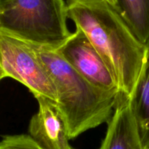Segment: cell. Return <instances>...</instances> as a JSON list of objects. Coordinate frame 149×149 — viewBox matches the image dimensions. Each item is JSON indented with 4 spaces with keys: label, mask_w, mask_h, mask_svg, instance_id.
<instances>
[{
    "label": "cell",
    "mask_w": 149,
    "mask_h": 149,
    "mask_svg": "<svg viewBox=\"0 0 149 149\" xmlns=\"http://www.w3.org/2000/svg\"><path fill=\"white\" fill-rule=\"evenodd\" d=\"M67 16L98 52L119 93L130 100L142 72L146 46L107 0H66Z\"/></svg>",
    "instance_id": "obj_1"
},
{
    "label": "cell",
    "mask_w": 149,
    "mask_h": 149,
    "mask_svg": "<svg viewBox=\"0 0 149 149\" xmlns=\"http://www.w3.org/2000/svg\"><path fill=\"white\" fill-rule=\"evenodd\" d=\"M32 46L55 84L57 106L66 124L69 139H74L102 124L109 123L119 93L103 92L90 84L57 49Z\"/></svg>",
    "instance_id": "obj_2"
},
{
    "label": "cell",
    "mask_w": 149,
    "mask_h": 149,
    "mask_svg": "<svg viewBox=\"0 0 149 149\" xmlns=\"http://www.w3.org/2000/svg\"><path fill=\"white\" fill-rule=\"evenodd\" d=\"M63 0H0V31L54 49L71 36Z\"/></svg>",
    "instance_id": "obj_3"
},
{
    "label": "cell",
    "mask_w": 149,
    "mask_h": 149,
    "mask_svg": "<svg viewBox=\"0 0 149 149\" xmlns=\"http://www.w3.org/2000/svg\"><path fill=\"white\" fill-rule=\"evenodd\" d=\"M0 65L7 77L26 86L36 96L56 102L53 81L31 44L0 31Z\"/></svg>",
    "instance_id": "obj_4"
},
{
    "label": "cell",
    "mask_w": 149,
    "mask_h": 149,
    "mask_svg": "<svg viewBox=\"0 0 149 149\" xmlns=\"http://www.w3.org/2000/svg\"><path fill=\"white\" fill-rule=\"evenodd\" d=\"M57 50L93 86L106 93H119L113 75L100 54L81 30L76 29L69 39Z\"/></svg>",
    "instance_id": "obj_5"
},
{
    "label": "cell",
    "mask_w": 149,
    "mask_h": 149,
    "mask_svg": "<svg viewBox=\"0 0 149 149\" xmlns=\"http://www.w3.org/2000/svg\"><path fill=\"white\" fill-rule=\"evenodd\" d=\"M39 109L31 119L29 135L42 149H76L71 146L66 124L56 102L36 96Z\"/></svg>",
    "instance_id": "obj_6"
},
{
    "label": "cell",
    "mask_w": 149,
    "mask_h": 149,
    "mask_svg": "<svg viewBox=\"0 0 149 149\" xmlns=\"http://www.w3.org/2000/svg\"><path fill=\"white\" fill-rule=\"evenodd\" d=\"M100 149H143L130 100L119 94Z\"/></svg>",
    "instance_id": "obj_7"
},
{
    "label": "cell",
    "mask_w": 149,
    "mask_h": 149,
    "mask_svg": "<svg viewBox=\"0 0 149 149\" xmlns=\"http://www.w3.org/2000/svg\"><path fill=\"white\" fill-rule=\"evenodd\" d=\"M146 46L145 63L130 100V105L143 148L149 149V41Z\"/></svg>",
    "instance_id": "obj_8"
},
{
    "label": "cell",
    "mask_w": 149,
    "mask_h": 149,
    "mask_svg": "<svg viewBox=\"0 0 149 149\" xmlns=\"http://www.w3.org/2000/svg\"><path fill=\"white\" fill-rule=\"evenodd\" d=\"M143 45L149 41V0H116L114 6Z\"/></svg>",
    "instance_id": "obj_9"
},
{
    "label": "cell",
    "mask_w": 149,
    "mask_h": 149,
    "mask_svg": "<svg viewBox=\"0 0 149 149\" xmlns=\"http://www.w3.org/2000/svg\"><path fill=\"white\" fill-rule=\"evenodd\" d=\"M0 149H42L29 135H4L0 141Z\"/></svg>",
    "instance_id": "obj_10"
},
{
    "label": "cell",
    "mask_w": 149,
    "mask_h": 149,
    "mask_svg": "<svg viewBox=\"0 0 149 149\" xmlns=\"http://www.w3.org/2000/svg\"><path fill=\"white\" fill-rule=\"evenodd\" d=\"M5 77H7L5 72H4V70H3V68H2V67H1V65H0V80L2 79H4V78H5Z\"/></svg>",
    "instance_id": "obj_11"
},
{
    "label": "cell",
    "mask_w": 149,
    "mask_h": 149,
    "mask_svg": "<svg viewBox=\"0 0 149 149\" xmlns=\"http://www.w3.org/2000/svg\"><path fill=\"white\" fill-rule=\"evenodd\" d=\"M107 1L110 2L112 5L115 6V4H116V0H107Z\"/></svg>",
    "instance_id": "obj_12"
}]
</instances>
